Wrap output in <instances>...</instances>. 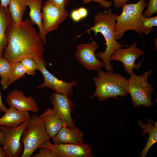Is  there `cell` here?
Instances as JSON below:
<instances>
[{
    "mask_svg": "<svg viewBox=\"0 0 157 157\" xmlns=\"http://www.w3.org/2000/svg\"><path fill=\"white\" fill-rule=\"evenodd\" d=\"M147 4L146 0H140L136 3H126L123 6L121 13L116 18L114 26L116 40L121 39L125 32L129 30H133L142 35L143 12Z\"/></svg>",
    "mask_w": 157,
    "mask_h": 157,
    "instance_id": "277c9868",
    "label": "cell"
},
{
    "mask_svg": "<svg viewBox=\"0 0 157 157\" xmlns=\"http://www.w3.org/2000/svg\"><path fill=\"white\" fill-rule=\"evenodd\" d=\"M99 48V46L94 40L78 45L76 53L77 60L88 70L97 71L101 70L104 67V63L100 61L94 53Z\"/></svg>",
    "mask_w": 157,
    "mask_h": 157,
    "instance_id": "4fadbf2b",
    "label": "cell"
},
{
    "mask_svg": "<svg viewBox=\"0 0 157 157\" xmlns=\"http://www.w3.org/2000/svg\"><path fill=\"white\" fill-rule=\"evenodd\" d=\"M42 27L44 34L56 30L67 17L65 8H60L47 1L42 6Z\"/></svg>",
    "mask_w": 157,
    "mask_h": 157,
    "instance_id": "30bf717a",
    "label": "cell"
},
{
    "mask_svg": "<svg viewBox=\"0 0 157 157\" xmlns=\"http://www.w3.org/2000/svg\"><path fill=\"white\" fill-rule=\"evenodd\" d=\"M39 117L43 121L47 133L50 138L54 137L61 128L65 125L53 109L48 108Z\"/></svg>",
    "mask_w": 157,
    "mask_h": 157,
    "instance_id": "2e32d148",
    "label": "cell"
},
{
    "mask_svg": "<svg viewBox=\"0 0 157 157\" xmlns=\"http://www.w3.org/2000/svg\"><path fill=\"white\" fill-rule=\"evenodd\" d=\"M83 133L76 127L70 128L66 125L63 126L56 135L52 138L54 144H83Z\"/></svg>",
    "mask_w": 157,
    "mask_h": 157,
    "instance_id": "9a60e30c",
    "label": "cell"
},
{
    "mask_svg": "<svg viewBox=\"0 0 157 157\" xmlns=\"http://www.w3.org/2000/svg\"><path fill=\"white\" fill-rule=\"evenodd\" d=\"M71 17L72 19L75 22H78L81 19L78 9L74 10L72 11Z\"/></svg>",
    "mask_w": 157,
    "mask_h": 157,
    "instance_id": "f546056e",
    "label": "cell"
},
{
    "mask_svg": "<svg viewBox=\"0 0 157 157\" xmlns=\"http://www.w3.org/2000/svg\"><path fill=\"white\" fill-rule=\"evenodd\" d=\"M12 65L11 72L8 83L9 86L15 81L24 77L26 74L24 67L20 62Z\"/></svg>",
    "mask_w": 157,
    "mask_h": 157,
    "instance_id": "603a6c76",
    "label": "cell"
},
{
    "mask_svg": "<svg viewBox=\"0 0 157 157\" xmlns=\"http://www.w3.org/2000/svg\"><path fill=\"white\" fill-rule=\"evenodd\" d=\"M30 118L16 127H10L0 125V130L5 140L3 148L6 157H18L23 152L24 147L20 140L23 132Z\"/></svg>",
    "mask_w": 157,
    "mask_h": 157,
    "instance_id": "52a82bcc",
    "label": "cell"
},
{
    "mask_svg": "<svg viewBox=\"0 0 157 157\" xmlns=\"http://www.w3.org/2000/svg\"><path fill=\"white\" fill-rule=\"evenodd\" d=\"M81 19L86 17L88 15L87 10L83 7H81L78 9Z\"/></svg>",
    "mask_w": 157,
    "mask_h": 157,
    "instance_id": "1f68e13d",
    "label": "cell"
},
{
    "mask_svg": "<svg viewBox=\"0 0 157 157\" xmlns=\"http://www.w3.org/2000/svg\"><path fill=\"white\" fill-rule=\"evenodd\" d=\"M53 109L65 125L70 128L75 127V121L72 117L76 104L65 94L52 92L49 97Z\"/></svg>",
    "mask_w": 157,
    "mask_h": 157,
    "instance_id": "9c48e42d",
    "label": "cell"
},
{
    "mask_svg": "<svg viewBox=\"0 0 157 157\" xmlns=\"http://www.w3.org/2000/svg\"><path fill=\"white\" fill-rule=\"evenodd\" d=\"M144 53L137 46V42H135L125 49L119 48L115 50L111 56L110 60L122 62L125 71L131 75L133 69L138 70L141 67L142 61L137 65L135 64V62Z\"/></svg>",
    "mask_w": 157,
    "mask_h": 157,
    "instance_id": "7c38bea8",
    "label": "cell"
},
{
    "mask_svg": "<svg viewBox=\"0 0 157 157\" xmlns=\"http://www.w3.org/2000/svg\"><path fill=\"white\" fill-rule=\"evenodd\" d=\"M50 139L42 120L39 116L33 115L21 137V142L24 148L20 157H31L44 142Z\"/></svg>",
    "mask_w": 157,
    "mask_h": 157,
    "instance_id": "8992f818",
    "label": "cell"
},
{
    "mask_svg": "<svg viewBox=\"0 0 157 157\" xmlns=\"http://www.w3.org/2000/svg\"><path fill=\"white\" fill-rule=\"evenodd\" d=\"M0 157H6L3 149L1 146H0Z\"/></svg>",
    "mask_w": 157,
    "mask_h": 157,
    "instance_id": "d590c367",
    "label": "cell"
},
{
    "mask_svg": "<svg viewBox=\"0 0 157 157\" xmlns=\"http://www.w3.org/2000/svg\"><path fill=\"white\" fill-rule=\"evenodd\" d=\"M97 76L92 78L96 88L90 98L96 97L100 101L113 98L118 100V96L122 97L127 95L128 79L119 73L101 69L98 71Z\"/></svg>",
    "mask_w": 157,
    "mask_h": 157,
    "instance_id": "3957f363",
    "label": "cell"
},
{
    "mask_svg": "<svg viewBox=\"0 0 157 157\" xmlns=\"http://www.w3.org/2000/svg\"><path fill=\"white\" fill-rule=\"evenodd\" d=\"M152 71V69H150L143 73L142 75L138 76L133 70L128 79L127 92L131 96L134 108H139L141 105L150 107L154 104L151 99L154 88L148 80Z\"/></svg>",
    "mask_w": 157,
    "mask_h": 157,
    "instance_id": "5b68a950",
    "label": "cell"
},
{
    "mask_svg": "<svg viewBox=\"0 0 157 157\" xmlns=\"http://www.w3.org/2000/svg\"><path fill=\"white\" fill-rule=\"evenodd\" d=\"M41 147L53 151L58 157H93L92 148L89 144H52L49 140L44 142Z\"/></svg>",
    "mask_w": 157,
    "mask_h": 157,
    "instance_id": "8fae6325",
    "label": "cell"
},
{
    "mask_svg": "<svg viewBox=\"0 0 157 157\" xmlns=\"http://www.w3.org/2000/svg\"><path fill=\"white\" fill-rule=\"evenodd\" d=\"M157 26V17H145L143 16L141 26V33L148 34L151 32L153 27Z\"/></svg>",
    "mask_w": 157,
    "mask_h": 157,
    "instance_id": "cb8c5ba5",
    "label": "cell"
},
{
    "mask_svg": "<svg viewBox=\"0 0 157 157\" xmlns=\"http://www.w3.org/2000/svg\"><path fill=\"white\" fill-rule=\"evenodd\" d=\"M117 15L113 13L112 10L110 8L106 13L99 11L94 15L93 26L85 32L92 31L96 35L99 33L103 35L106 41V49L104 51H100L95 55L97 58L102 60L106 70L112 72L114 69L110 63L111 56L116 49L128 47L120 44L115 38L114 28Z\"/></svg>",
    "mask_w": 157,
    "mask_h": 157,
    "instance_id": "7a4b0ae2",
    "label": "cell"
},
{
    "mask_svg": "<svg viewBox=\"0 0 157 157\" xmlns=\"http://www.w3.org/2000/svg\"><path fill=\"white\" fill-rule=\"evenodd\" d=\"M12 65L3 57H0V83L4 90L9 87L8 83L10 77Z\"/></svg>",
    "mask_w": 157,
    "mask_h": 157,
    "instance_id": "7402d4cb",
    "label": "cell"
},
{
    "mask_svg": "<svg viewBox=\"0 0 157 157\" xmlns=\"http://www.w3.org/2000/svg\"><path fill=\"white\" fill-rule=\"evenodd\" d=\"M115 7L117 8H122L123 6L129 0H113Z\"/></svg>",
    "mask_w": 157,
    "mask_h": 157,
    "instance_id": "4dcf8cb0",
    "label": "cell"
},
{
    "mask_svg": "<svg viewBox=\"0 0 157 157\" xmlns=\"http://www.w3.org/2000/svg\"><path fill=\"white\" fill-rule=\"evenodd\" d=\"M0 3L3 6L7 7L8 6L10 0H0Z\"/></svg>",
    "mask_w": 157,
    "mask_h": 157,
    "instance_id": "e575fe53",
    "label": "cell"
},
{
    "mask_svg": "<svg viewBox=\"0 0 157 157\" xmlns=\"http://www.w3.org/2000/svg\"><path fill=\"white\" fill-rule=\"evenodd\" d=\"M37 70L43 75L44 81L38 85L37 88L42 89L48 88L53 89L55 92L71 96L73 94V87L78 83L76 80L69 82H66L60 80L50 73L46 68L45 61H39L36 62Z\"/></svg>",
    "mask_w": 157,
    "mask_h": 157,
    "instance_id": "ba28073f",
    "label": "cell"
},
{
    "mask_svg": "<svg viewBox=\"0 0 157 157\" xmlns=\"http://www.w3.org/2000/svg\"><path fill=\"white\" fill-rule=\"evenodd\" d=\"M39 152L33 155V157H58L57 155L51 150L44 147H40Z\"/></svg>",
    "mask_w": 157,
    "mask_h": 157,
    "instance_id": "4316f807",
    "label": "cell"
},
{
    "mask_svg": "<svg viewBox=\"0 0 157 157\" xmlns=\"http://www.w3.org/2000/svg\"><path fill=\"white\" fill-rule=\"evenodd\" d=\"M31 117L28 111L21 110L10 107L0 118V125L13 127L21 124Z\"/></svg>",
    "mask_w": 157,
    "mask_h": 157,
    "instance_id": "e0dca14e",
    "label": "cell"
},
{
    "mask_svg": "<svg viewBox=\"0 0 157 157\" xmlns=\"http://www.w3.org/2000/svg\"><path fill=\"white\" fill-rule=\"evenodd\" d=\"M12 20L8 9L2 6L0 3V57H3L4 50L7 44L6 32Z\"/></svg>",
    "mask_w": 157,
    "mask_h": 157,
    "instance_id": "ffe728a7",
    "label": "cell"
},
{
    "mask_svg": "<svg viewBox=\"0 0 157 157\" xmlns=\"http://www.w3.org/2000/svg\"><path fill=\"white\" fill-rule=\"evenodd\" d=\"M6 101L10 107L17 110L37 113L39 108L35 99L32 97H26L21 90L15 89L8 94Z\"/></svg>",
    "mask_w": 157,
    "mask_h": 157,
    "instance_id": "5bb4252c",
    "label": "cell"
},
{
    "mask_svg": "<svg viewBox=\"0 0 157 157\" xmlns=\"http://www.w3.org/2000/svg\"><path fill=\"white\" fill-rule=\"evenodd\" d=\"M0 144L3 147L5 145V140L4 136L0 130Z\"/></svg>",
    "mask_w": 157,
    "mask_h": 157,
    "instance_id": "836d02e7",
    "label": "cell"
},
{
    "mask_svg": "<svg viewBox=\"0 0 157 157\" xmlns=\"http://www.w3.org/2000/svg\"><path fill=\"white\" fill-rule=\"evenodd\" d=\"M84 4L89 3L91 1H94L98 3L100 6L102 8H109L111 6L112 3L111 1L105 0H82Z\"/></svg>",
    "mask_w": 157,
    "mask_h": 157,
    "instance_id": "83f0119b",
    "label": "cell"
},
{
    "mask_svg": "<svg viewBox=\"0 0 157 157\" xmlns=\"http://www.w3.org/2000/svg\"><path fill=\"white\" fill-rule=\"evenodd\" d=\"M147 6V9L143 13V17H149L157 13V0H149Z\"/></svg>",
    "mask_w": 157,
    "mask_h": 157,
    "instance_id": "484cf974",
    "label": "cell"
},
{
    "mask_svg": "<svg viewBox=\"0 0 157 157\" xmlns=\"http://www.w3.org/2000/svg\"><path fill=\"white\" fill-rule=\"evenodd\" d=\"M7 110V108L4 106L2 102L0 90V111L3 113H5Z\"/></svg>",
    "mask_w": 157,
    "mask_h": 157,
    "instance_id": "d6a6232c",
    "label": "cell"
},
{
    "mask_svg": "<svg viewBox=\"0 0 157 157\" xmlns=\"http://www.w3.org/2000/svg\"><path fill=\"white\" fill-rule=\"evenodd\" d=\"M147 123L145 124H143L140 120L138 122L142 130V136H144L147 133H149V137L145 147L142 150L139 156L145 157L150 148L157 142V121L154 125V120L148 118L147 119Z\"/></svg>",
    "mask_w": 157,
    "mask_h": 157,
    "instance_id": "d6986e66",
    "label": "cell"
},
{
    "mask_svg": "<svg viewBox=\"0 0 157 157\" xmlns=\"http://www.w3.org/2000/svg\"><path fill=\"white\" fill-rule=\"evenodd\" d=\"M54 5L58 7L65 8L67 6L69 0H47Z\"/></svg>",
    "mask_w": 157,
    "mask_h": 157,
    "instance_id": "f1b7e54d",
    "label": "cell"
},
{
    "mask_svg": "<svg viewBox=\"0 0 157 157\" xmlns=\"http://www.w3.org/2000/svg\"><path fill=\"white\" fill-rule=\"evenodd\" d=\"M7 44L3 57L13 64L30 58L35 61H45L44 44L29 19L16 23L11 20L6 31Z\"/></svg>",
    "mask_w": 157,
    "mask_h": 157,
    "instance_id": "6da1fadb",
    "label": "cell"
},
{
    "mask_svg": "<svg viewBox=\"0 0 157 157\" xmlns=\"http://www.w3.org/2000/svg\"><path fill=\"white\" fill-rule=\"evenodd\" d=\"M8 6L13 21L16 23L22 22L27 6V0H10Z\"/></svg>",
    "mask_w": 157,
    "mask_h": 157,
    "instance_id": "44dd1931",
    "label": "cell"
},
{
    "mask_svg": "<svg viewBox=\"0 0 157 157\" xmlns=\"http://www.w3.org/2000/svg\"><path fill=\"white\" fill-rule=\"evenodd\" d=\"M42 0H27V4L29 8V20L33 25L37 26L39 30L38 35L45 45H46V37L43 34L42 27V13L41 12Z\"/></svg>",
    "mask_w": 157,
    "mask_h": 157,
    "instance_id": "ac0fdd59",
    "label": "cell"
},
{
    "mask_svg": "<svg viewBox=\"0 0 157 157\" xmlns=\"http://www.w3.org/2000/svg\"><path fill=\"white\" fill-rule=\"evenodd\" d=\"M20 62L24 67L27 74L33 76L35 75V71L37 70V66L35 61L30 58H26Z\"/></svg>",
    "mask_w": 157,
    "mask_h": 157,
    "instance_id": "d4e9b609",
    "label": "cell"
}]
</instances>
